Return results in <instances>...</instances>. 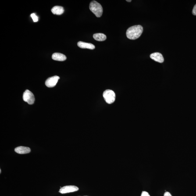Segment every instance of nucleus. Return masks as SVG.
<instances>
[{
  "label": "nucleus",
  "mask_w": 196,
  "mask_h": 196,
  "mask_svg": "<svg viewBox=\"0 0 196 196\" xmlns=\"http://www.w3.org/2000/svg\"><path fill=\"white\" fill-rule=\"evenodd\" d=\"M143 28L141 25H136L129 27L126 31V35L130 40L138 38L143 33Z\"/></svg>",
  "instance_id": "nucleus-1"
},
{
  "label": "nucleus",
  "mask_w": 196,
  "mask_h": 196,
  "mask_svg": "<svg viewBox=\"0 0 196 196\" xmlns=\"http://www.w3.org/2000/svg\"><path fill=\"white\" fill-rule=\"evenodd\" d=\"M90 9L97 17H100L102 16L103 13L102 5L96 1H93L90 3Z\"/></svg>",
  "instance_id": "nucleus-2"
},
{
  "label": "nucleus",
  "mask_w": 196,
  "mask_h": 196,
  "mask_svg": "<svg viewBox=\"0 0 196 196\" xmlns=\"http://www.w3.org/2000/svg\"><path fill=\"white\" fill-rule=\"evenodd\" d=\"M103 96L106 102L108 104L113 103L116 100V94L114 91L111 90H106L103 94Z\"/></svg>",
  "instance_id": "nucleus-3"
},
{
  "label": "nucleus",
  "mask_w": 196,
  "mask_h": 196,
  "mask_svg": "<svg viewBox=\"0 0 196 196\" xmlns=\"http://www.w3.org/2000/svg\"><path fill=\"white\" fill-rule=\"evenodd\" d=\"M23 100L30 105L34 104L35 98L34 94L28 90H26L23 94Z\"/></svg>",
  "instance_id": "nucleus-4"
},
{
  "label": "nucleus",
  "mask_w": 196,
  "mask_h": 196,
  "mask_svg": "<svg viewBox=\"0 0 196 196\" xmlns=\"http://www.w3.org/2000/svg\"><path fill=\"white\" fill-rule=\"evenodd\" d=\"M79 190V188L75 186H66L61 188L59 192L62 194H66L77 191H78Z\"/></svg>",
  "instance_id": "nucleus-5"
},
{
  "label": "nucleus",
  "mask_w": 196,
  "mask_h": 196,
  "mask_svg": "<svg viewBox=\"0 0 196 196\" xmlns=\"http://www.w3.org/2000/svg\"><path fill=\"white\" fill-rule=\"evenodd\" d=\"M60 77L57 76L49 78L46 81L45 85L48 87H54L56 85Z\"/></svg>",
  "instance_id": "nucleus-6"
},
{
  "label": "nucleus",
  "mask_w": 196,
  "mask_h": 196,
  "mask_svg": "<svg viewBox=\"0 0 196 196\" xmlns=\"http://www.w3.org/2000/svg\"><path fill=\"white\" fill-rule=\"evenodd\" d=\"M150 58L154 60L159 63H162L164 60L162 54L159 52H155L151 54L150 55Z\"/></svg>",
  "instance_id": "nucleus-7"
},
{
  "label": "nucleus",
  "mask_w": 196,
  "mask_h": 196,
  "mask_svg": "<svg viewBox=\"0 0 196 196\" xmlns=\"http://www.w3.org/2000/svg\"><path fill=\"white\" fill-rule=\"evenodd\" d=\"M31 149L29 147L20 146L15 149V152L19 154H26L31 152Z\"/></svg>",
  "instance_id": "nucleus-8"
},
{
  "label": "nucleus",
  "mask_w": 196,
  "mask_h": 196,
  "mask_svg": "<svg viewBox=\"0 0 196 196\" xmlns=\"http://www.w3.org/2000/svg\"><path fill=\"white\" fill-rule=\"evenodd\" d=\"M77 45L79 47L81 48L94 50L95 48V46L94 44L90 43H85L81 41L78 42Z\"/></svg>",
  "instance_id": "nucleus-9"
},
{
  "label": "nucleus",
  "mask_w": 196,
  "mask_h": 196,
  "mask_svg": "<svg viewBox=\"0 0 196 196\" xmlns=\"http://www.w3.org/2000/svg\"><path fill=\"white\" fill-rule=\"evenodd\" d=\"M52 59L54 60L58 61H64L66 60V57L63 54L55 53L52 55Z\"/></svg>",
  "instance_id": "nucleus-10"
},
{
  "label": "nucleus",
  "mask_w": 196,
  "mask_h": 196,
  "mask_svg": "<svg viewBox=\"0 0 196 196\" xmlns=\"http://www.w3.org/2000/svg\"><path fill=\"white\" fill-rule=\"evenodd\" d=\"M51 12L54 14L61 15L64 12L63 7L60 6H56L53 7Z\"/></svg>",
  "instance_id": "nucleus-11"
},
{
  "label": "nucleus",
  "mask_w": 196,
  "mask_h": 196,
  "mask_svg": "<svg viewBox=\"0 0 196 196\" xmlns=\"http://www.w3.org/2000/svg\"><path fill=\"white\" fill-rule=\"evenodd\" d=\"M93 37L97 41H104L106 39V36L102 33H97L93 35Z\"/></svg>",
  "instance_id": "nucleus-12"
},
{
  "label": "nucleus",
  "mask_w": 196,
  "mask_h": 196,
  "mask_svg": "<svg viewBox=\"0 0 196 196\" xmlns=\"http://www.w3.org/2000/svg\"><path fill=\"white\" fill-rule=\"evenodd\" d=\"M31 16L34 22H36L38 21V18L37 15H36L35 14H31Z\"/></svg>",
  "instance_id": "nucleus-13"
},
{
  "label": "nucleus",
  "mask_w": 196,
  "mask_h": 196,
  "mask_svg": "<svg viewBox=\"0 0 196 196\" xmlns=\"http://www.w3.org/2000/svg\"><path fill=\"white\" fill-rule=\"evenodd\" d=\"M141 196H151L149 193L146 191H143L142 193Z\"/></svg>",
  "instance_id": "nucleus-14"
},
{
  "label": "nucleus",
  "mask_w": 196,
  "mask_h": 196,
  "mask_svg": "<svg viewBox=\"0 0 196 196\" xmlns=\"http://www.w3.org/2000/svg\"><path fill=\"white\" fill-rule=\"evenodd\" d=\"M192 13L193 15H196V4L194 5V8L193 9Z\"/></svg>",
  "instance_id": "nucleus-15"
},
{
  "label": "nucleus",
  "mask_w": 196,
  "mask_h": 196,
  "mask_svg": "<svg viewBox=\"0 0 196 196\" xmlns=\"http://www.w3.org/2000/svg\"><path fill=\"white\" fill-rule=\"evenodd\" d=\"M164 196H172V195L169 192H166L164 194Z\"/></svg>",
  "instance_id": "nucleus-16"
},
{
  "label": "nucleus",
  "mask_w": 196,
  "mask_h": 196,
  "mask_svg": "<svg viewBox=\"0 0 196 196\" xmlns=\"http://www.w3.org/2000/svg\"><path fill=\"white\" fill-rule=\"evenodd\" d=\"M126 1H127V2H131L132 1L131 0H130V1H128V0H126Z\"/></svg>",
  "instance_id": "nucleus-17"
},
{
  "label": "nucleus",
  "mask_w": 196,
  "mask_h": 196,
  "mask_svg": "<svg viewBox=\"0 0 196 196\" xmlns=\"http://www.w3.org/2000/svg\"><path fill=\"white\" fill-rule=\"evenodd\" d=\"M0 173H1V169L0 170Z\"/></svg>",
  "instance_id": "nucleus-18"
},
{
  "label": "nucleus",
  "mask_w": 196,
  "mask_h": 196,
  "mask_svg": "<svg viewBox=\"0 0 196 196\" xmlns=\"http://www.w3.org/2000/svg\"></svg>",
  "instance_id": "nucleus-19"
}]
</instances>
